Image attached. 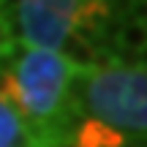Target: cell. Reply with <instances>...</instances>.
<instances>
[{"mask_svg": "<svg viewBox=\"0 0 147 147\" xmlns=\"http://www.w3.org/2000/svg\"><path fill=\"white\" fill-rule=\"evenodd\" d=\"M68 90V65L63 63L57 52L47 49H25L16 60L14 74H5L0 101L8 104L19 117L33 123L27 128L33 144H44V128L65 109L74 106L65 98Z\"/></svg>", "mask_w": 147, "mask_h": 147, "instance_id": "1", "label": "cell"}, {"mask_svg": "<svg viewBox=\"0 0 147 147\" xmlns=\"http://www.w3.org/2000/svg\"><path fill=\"white\" fill-rule=\"evenodd\" d=\"M76 109L115 131L147 134V71L112 65L90 74Z\"/></svg>", "mask_w": 147, "mask_h": 147, "instance_id": "2", "label": "cell"}, {"mask_svg": "<svg viewBox=\"0 0 147 147\" xmlns=\"http://www.w3.org/2000/svg\"><path fill=\"white\" fill-rule=\"evenodd\" d=\"M22 41L36 49L57 52L76 22V0H22L19 3Z\"/></svg>", "mask_w": 147, "mask_h": 147, "instance_id": "3", "label": "cell"}, {"mask_svg": "<svg viewBox=\"0 0 147 147\" xmlns=\"http://www.w3.org/2000/svg\"><path fill=\"white\" fill-rule=\"evenodd\" d=\"M68 147H125V139L120 131L104 125V123L87 120L82 123V128L76 131V136Z\"/></svg>", "mask_w": 147, "mask_h": 147, "instance_id": "4", "label": "cell"}, {"mask_svg": "<svg viewBox=\"0 0 147 147\" xmlns=\"http://www.w3.org/2000/svg\"><path fill=\"white\" fill-rule=\"evenodd\" d=\"M60 57L65 65H71L76 74H95V49L90 44H84L82 38H76L74 33L65 36V41L60 44Z\"/></svg>", "mask_w": 147, "mask_h": 147, "instance_id": "5", "label": "cell"}, {"mask_svg": "<svg viewBox=\"0 0 147 147\" xmlns=\"http://www.w3.org/2000/svg\"><path fill=\"white\" fill-rule=\"evenodd\" d=\"M0 147H36L30 134L25 131L22 117L0 101Z\"/></svg>", "mask_w": 147, "mask_h": 147, "instance_id": "6", "label": "cell"}, {"mask_svg": "<svg viewBox=\"0 0 147 147\" xmlns=\"http://www.w3.org/2000/svg\"><path fill=\"white\" fill-rule=\"evenodd\" d=\"M117 41H120V49H125V52H139L147 47V27L139 22H128L120 27Z\"/></svg>", "mask_w": 147, "mask_h": 147, "instance_id": "7", "label": "cell"}, {"mask_svg": "<svg viewBox=\"0 0 147 147\" xmlns=\"http://www.w3.org/2000/svg\"><path fill=\"white\" fill-rule=\"evenodd\" d=\"M11 44V36H8V27H5V22L0 19V52H3L5 47Z\"/></svg>", "mask_w": 147, "mask_h": 147, "instance_id": "8", "label": "cell"}, {"mask_svg": "<svg viewBox=\"0 0 147 147\" xmlns=\"http://www.w3.org/2000/svg\"><path fill=\"white\" fill-rule=\"evenodd\" d=\"M19 3H22V0H0V5H3V11H5V8H8V11L19 8Z\"/></svg>", "mask_w": 147, "mask_h": 147, "instance_id": "9", "label": "cell"}, {"mask_svg": "<svg viewBox=\"0 0 147 147\" xmlns=\"http://www.w3.org/2000/svg\"><path fill=\"white\" fill-rule=\"evenodd\" d=\"M0 16H3V5H0Z\"/></svg>", "mask_w": 147, "mask_h": 147, "instance_id": "10", "label": "cell"}]
</instances>
